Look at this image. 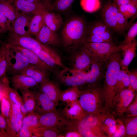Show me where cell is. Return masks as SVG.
Segmentation results:
<instances>
[{
  "label": "cell",
  "mask_w": 137,
  "mask_h": 137,
  "mask_svg": "<svg viewBox=\"0 0 137 137\" xmlns=\"http://www.w3.org/2000/svg\"><path fill=\"white\" fill-rule=\"evenodd\" d=\"M129 77V85L128 88L131 89L135 92L137 91V69L128 70V72Z\"/></svg>",
  "instance_id": "obj_45"
},
{
  "label": "cell",
  "mask_w": 137,
  "mask_h": 137,
  "mask_svg": "<svg viewBox=\"0 0 137 137\" xmlns=\"http://www.w3.org/2000/svg\"><path fill=\"white\" fill-rule=\"evenodd\" d=\"M21 13L32 15L43 14L49 11L43 3H34L26 0H10Z\"/></svg>",
  "instance_id": "obj_14"
},
{
  "label": "cell",
  "mask_w": 137,
  "mask_h": 137,
  "mask_svg": "<svg viewBox=\"0 0 137 137\" xmlns=\"http://www.w3.org/2000/svg\"><path fill=\"white\" fill-rule=\"evenodd\" d=\"M40 90L56 104H58L61 91L55 84L48 80L40 84Z\"/></svg>",
  "instance_id": "obj_22"
},
{
  "label": "cell",
  "mask_w": 137,
  "mask_h": 137,
  "mask_svg": "<svg viewBox=\"0 0 137 137\" xmlns=\"http://www.w3.org/2000/svg\"><path fill=\"white\" fill-rule=\"evenodd\" d=\"M12 47L20 52L26 58L30 64L37 66L47 71L52 68L43 62L33 52L20 47Z\"/></svg>",
  "instance_id": "obj_23"
},
{
  "label": "cell",
  "mask_w": 137,
  "mask_h": 137,
  "mask_svg": "<svg viewBox=\"0 0 137 137\" xmlns=\"http://www.w3.org/2000/svg\"><path fill=\"white\" fill-rule=\"evenodd\" d=\"M122 51L120 49L113 53L105 62L106 68L102 87L105 99L104 108L110 110L116 95L117 77L121 69Z\"/></svg>",
  "instance_id": "obj_1"
},
{
  "label": "cell",
  "mask_w": 137,
  "mask_h": 137,
  "mask_svg": "<svg viewBox=\"0 0 137 137\" xmlns=\"http://www.w3.org/2000/svg\"><path fill=\"white\" fill-rule=\"evenodd\" d=\"M53 0H45L44 4L47 7L48 10L49 11L50 10L51 5L52 4V2Z\"/></svg>",
  "instance_id": "obj_53"
},
{
  "label": "cell",
  "mask_w": 137,
  "mask_h": 137,
  "mask_svg": "<svg viewBox=\"0 0 137 137\" xmlns=\"http://www.w3.org/2000/svg\"><path fill=\"white\" fill-rule=\"evenodd\" d=\"M47 71L37 66L29 64L23 74L32 78L39 84H41L48 80Z\"/></svg>",
  "instance_id": "obj_26"
},
{
  "label": "cell",
  "mask_w": 137,
  "mask_h": 137,
  "mask_svg": "<svg viewBox=\"0 0 137 137\" xmlns=\"http://www.w3.org/2000/svg\"><path fill=\"white\" fill-rule=\"evenodd\" d=\"M63 114L72 121L77 122L82 119L87 114L80 105L78 100L67 103L63 110Z\"/></svg>",
  "instance_id": "obj_20"
},
{
  "label": "cell",
  "mask_w": 137,
  "mask_h": 137,
  "mask_svg": "<svg viewBox=\"0 0 137 137\" xmlns=\"http://www.w3.org/2000/svg\"><path fill=\"white\" fill-rule=\"evenodd\" d=\"M32 15L21 13L20 15L11 22V29L10 32L20 35H29L26 28L27 27L28 29L30 21L33 16Z\"/></svg>",
  "instance_id": "obj_16"
},
{
  "label": "cell",
  "mask_w": 137,
  "mask_h": 137,
  "mask_svg": "<svg viewBox=\"0 0 137 137\" xmlns=\"http://www.w3.org/2000/svg\"><path fill=\"white\" fill-rule=\"evenodd\" d=\"M43 14H35L33 16L27 30L29 35L36 36L41 28L45 25Z\"/></svg>",
  "instance_id": "obj_32"
},
{
  "label": "cell",
  "mask_w": 137,
  "mask_h": 137,
  "mask_svg": "<svg viewBox=\"0 0 137 137\" xmlns=\"http://www.w3.org/2000/svg\"><path fill=\"white\" fill-rule=\"evenodd\" d=\"M81 91L77 87H71L63 91H61L60 95L59 101L67 104L78 100Z\"/></svg>",
  "instance_id": "obj_31"
},
{
  "label": "cell",
  "mask_w": 137,
  "mask_h": 137,
  "mask_svg": "<svg viewBox=\"0 0 137 137\" xmlns=\"http://www.w3.org/2000/svg\"><path fill=\"white\" fill-rule=\"evenodd\" d=\"M29 64L20 52L9 46L7 72L13 75L23 74Z\"/></svg>",
  "instance_id": "obj_7"
},
{
  "label": "cell",
  "mask_w": 137,
  "mask_h": 137,
  "mask_svg": "<svg viewBox=\"0 0 137 137\" xmlns=\"http://www.w3.org/2000/svg\"><path fill=\"white\" fill-rule=\"evenodd\" d=\"M128 69L125 70L121 68L117 79L116 88V94L118 91L120 85L125 74L128 72Z\"/></svg>",
  "instance_id": "obj_49"
},
{
  "label": "cell",
  "mask_w": 137,
  "mask_h": 137,
  "mask_svg": "<svg viewBox=\"0 0 137 137\" xmlns=\"http://www.w3.org/2000/svg\"><path fill=\"white\" fill-rule=\"evenodd\" d=\"M65 137H81L82 136L78 131H71L67 132L64 136Z\"/></svg>",
  "instance_id": "obj_51"
},
{
  "label": "cell",
  "mask_w": 137,
  "mask_h": 137,
  "mask_svg": "<svg viewBox=\"0 0 137 137\" xmlns=\"http://www.w3.org/2000/svg\"><path fill=\"white\" fill-rule=\"evenodd\" d=\"M118 11V7L111 0H108L102 8L101 13L102 21L113 31L118 33L117 22Z\"/></svg>",
  "instance_id": "obj_13"
},
{
  "label": "cell",
  "mask_w": 137,
  "mask_h": 137,
  "mask_svg": "<svg viewBox=\"0 0 137 137\" xmlns=\"http://www.w3.org/2000/svg\"><path fill=\"white\" fill-rule=\"evenodd\" d=\"M116 129L115 116L110 110H105L102 113L101 129L104 137H113Z\"/></svg>",
  "instance_id": "obj_19"
},
{
  "label": "cell",
  "mask_w": 137,
  "mask_h": 137,
  "mask_svg": "<svg viewBox=\"0 0 137 137\" xmlns=\"http://www.w3.org/2000/svg\"><path fill=\"white\" fill-rule=\"evenodd\" d=\"M26 0L30 2H31L32 3H43L42 0Z\"/></svg>",
  "instance_id": "obj_54"
},
{
  "label": "cell",
  "mask_w": 137,
  "mask_h": 137,
  "mask_svg": "<svg viewBox=\"0 0 137 137\" xmlns=\"http://www.w3.org/2000/svg\"><path fill=\"white\" fill-rule=\"evenodd\" d=\"M90 87L81 91L78 99L81 107L87 114L96 113L105 109V99L102 87Z\"/></svg>",
  "instance_id": "obj_3"
},
{
  "label": "cell",
  "mask_w": 137,
  "mask_h": 137,
  "mask_svg": "<svg viewBox=\"0 0 137 137\" xmlns=\"http://www.w3.org/2000/svg\"><path fill=\"white\" fill-rule=\"evenodd\" d=\"M39 116L40 114L34 111L29 112L23 117L22 125L31 129L40 127Z\"/></svg>",
  "instance_id": "obj_37"
},
{
  "label": "cell",
  "mask_w": 137,
  "mask_h": 137,
  "mask_svg": "<svg viewBox=\"0 0 137 137\" xmlns=\"http://www.w3.org/2000/svg\"><path fill=\"white\" fill-rule=\"evenodd\" d=\"M11 81L14 89L22 91L29 90L39 84L32 78L23 74L13 75Z\"/></svg>",
  "instance_id": "obj_21"
},
{
  "label": "cell",
  "mask_w": 137,
  "mask_h": 137,
  "mask_svg": "<svg viewBox=\"0 0 137 137\" xmlns=\"http://www.w3.org/2000/svg\"><path fill=\"white\" fill-rule=\"evenodd\" d=\"M10 100L4 91L0 93V107L1 114L6 119L9 117L11 108Z\"/></svg>",
  "instance_id": "obj_39"
},
{
  "label": "cell",
  "mask_w": 137,
  "mask_h": 137,
  "mask_svg": "<svg viewBox=\"0 0 137 137\" xmlns=\"http://www.w3.org/2000/svg\"><path fill=\"white\" fill-rule=\"evenodd\" d=\"M32 137H56L58 136V130L56 128L41 126L32 129Z\"/></svg>",
  "instance_id": "obj_35"
},
{
  "label": "cell",
  "mask_w": 137,
  "mask_h": 137,
  "mask_svg": "<svg viewBox=\"0 0 137 137\" xmlns=\"http://www.w3.org/2000/svg\"><path fill=\"white\" fill-rule=\"evenodd\" d=\"M36 99L35 110L39 114L56 109L57 104L40 91L34 93Z\"/></svg>",
  "instance_id": "obj_18"
},
{
  "label": "cell",
  "mask_w": 137,
  "mask_h": 137,
  "mask_svg": "<svg viewBox=\"0 0 137 137\" xmlns=\"http://www.w3.org/2000/svg\"><path fill=\"white\" fill-rule=\"evenodd\" d=\"M36 40L45 45H50L59 46L61 41L59 35L51 30L45 25L44 26L39 32L35 36Z\"/></svg>",
  "instance_id": "obj_17"
},
{
  "label": "cell",
  "mask_w": 137,
  "mask_h": 137,
  "mask_svg": "<svg viewBox=\"0 0 137 137\" xmlns=\"http://www.w3.org/2000/svg\"><path fill=\"white\" fill-rule=\"evenodd\" d=\"M87 25L82 17H72L66 22L61 32L64 46L75 49L85 43Z\"/></svg>",
  "instance_id": "obj_2"
},
{
  "label": "cell",
  "mask_w": 137,
  "mask_h": 137,
  "mask_svg": "<svg viewBox=\"0 0 137 137\" xmlns=\"http://www.w3.org/2000/svg\"><path fill=\"white\" fill-rule=\"evenodd\" d=\"M128 71L125 73L124 76L117 92L121 90L128 88L129 85V79Z\"/></svg>",
  "instance_id": "obj_50"
},
{
  "label": "cell",
  "mask_w": 137,
  "mask_h": 137,
  "mask_svg": "<svg viewBox=\"0 0 137 137\" xmlns=\"http://www.w3.org/2000/svg\"><path fill=\"white\" fill-rule=\"evenodd\" d=\"M125 35L123 41L119 45L122 53L131 45L137 35V22L132 24Z\"/></svg>",
  "instance_id": "obj_33"
},
{
  "label": "cell",
  "mask_w": 137,
  "mask_h": 137,
  "mask_svg": "<svg viewBox=\"0 0 137 137\" xmlns=\"http://www.w3.org/2000/svg\"><path fill=\"white\" fill-rule=\"evenodd\" d=\"M7 127L6 119L0 113V137H8L6 132Z\"/></svg>",
  "instance_id": "obj_47"
},
{
  "label": "cell",
  "mask_w": 137,
  "mask_h": 137,
  "mask_svg": "<svg viewBox=\"0 0 137 137\" xmlns=\"http://www.w3.org/2000/svg\"><path fill=\"white\" fill-rule=\"evenodd\" d=\"M23 105L28 114L35 110L36 99L34 93L29 90L23 91L22 92Z\"/></svg>",
  "instance_id": "obj_36"
},
{
  "label": "cell",
  "mask_w": 137,
  "mask_h": 137,
  "mask_svg": "<svg viewBox=\"0 0 137 137\" xmlns=\"http://www.w3.org/2000/svg\"><path fill=\"white\" fill-rule=\"evenodd\" d=\"M9 45L7 42L3 43L0 47V79L7 72Z\"/></svg>",
  "instance_id": "obj_30"
},
{
  "label": "cell",
  "mask_w": 137,
  "mask_h": 137,
  "mask_svg": "<svg viewBox=\"0 0 137 137\" xmlns=\"http://www.w3.org/2000/svg\"><path fill=\"white\" fill-rule=\"evenodd\" d=\"M137 46V41L135 39L125 51L122 53L121 68L125 70L128 69V66L132 61L137 56L136 52Z\"/></svg>",
  "instance_id": "obj_29"
},
{
  "label": "cell",
  "mask_w": 137,
  "mask_h": 137,
  "mask_svg": "<svg viewBox=\"0 0 137 137\" xmlns=\"http://www.w3.org/2000/svg\"><path fill=\"white\" fill-rule=\"evenodd\" d=\"M135 93L131 89L126 88L117 93L112 104V113L115 116H121L134 99Z\"/></svg>",
  "instance_id": "obj_8"
},
{
  "label": "cell",
  "mask_w": 137,
  "mask_h": 137,
  "mask_svg": "<svg viewBox=\"0 0 137 137\" xmlns=\"http://www.w3.org/2000/svg\"><path fill=\"white\" fill-rule=\"evenodd\" d=\"M90 67L88 72H84L85 83L90 87L100 86L99 83L104 79L106 68L105 62L93 60Z\"/></svg>",
  "instance_id": "obj_11"
},
{
  "label": "cell",
  "mask_w": 137,
  "mask_h": 137,
  "mask_svg": "<svg viewBox=\"0 0 137 137\" xmlns=\"http://www.w3.org/2000/svg\"><path fill=\"white\" fill-rule=\"evenodd\" d=\"M118 7L119 6L128 3L133 0H111Z\"/></svg>",
  "instance_id": "obj_52"
},
{
  "label": "cell",
  "mask_w": 137,
  "mask_h": 137,
  "mask_svg": "<svg viewBox=\"0 0 137 137\" xmlns=\"http://www.w3.org/2000/svg\"><path fill=\"white\" fill-rule=\"evenodd\" d=\"M124 125L126 136L136 137L137 136V116L127 117H120Z\"/></svg>",
  "instance_id": "obj_34"
},
{
  "label": "cell",
  "mask_w": 137,
  "mask_h": 137,
  "mask_svg": "<svg viewBox=\"0 0 137 137\" xmlns=\"http://www.w3.org/2000/svg\"><path fill=\"white\" fill-rule=\"evenodd\" d=\"M32 129L22 125L18 132L16 137H32Z\"/></svg>",
  "instance_id": "obj_48"
},
{
  "label": "cell",
  "mask_w": 137,
  "mask_h": 137,
  "mask_svg": "<svg viewBox=\"0 0 137 137\" xmlns=\"http://www.w3.org/2000/svg\"><path fill=\"white\" fill-rule=\"evenodd\" d=\"M90 52L93 60L105 62L114 52L121 49L118 45L107 42H88L83 44Z\"/></svg>",
  "instance_id": "obj_6"
},
{
  "label": "cell",
  "mask_w": 137,
  "mask_h": 137,
  "mask_svg": "<svg viewBox=\"0 0 137 137\" xmlns=\"http://www.w3.org/2000/svg\"><path fill=\"white\" fill-rule=\"evenodd\" d=\"M58 74L59 79L66 85L78 87L86 83L85 71L77 70L65 67Z\"/></svg>",
  "instance_id": "obj_10"
},
{
  "label": "cell",
  "mask_w": 137,
  "mask_h": 137,
  "mask_svg": "<svg viewBox=\"0 0 137 137\" xmlns=\"http://www.w3.org/2000/svg\"><path fill=\"white\" fill-rule=\"evenodd\" d=\"M75 0H54L52 3L50 11L55 10L62 12L67 10Z\"/></svg>",
  "instance_id": "obj_40"
},
{
  "label": "cell",
  "mask_w": 137,
  "mask_h": 137,
  "mask_svg": "<svg viewBox=\"0 0 137 137\" xmlns=\"http://www.w3.org/2000/svg\"><path fill=\"white\" fill-rule=\"evenodd\" d=\"M11 23L5 16L0 13V34L11 31Z\"/></svg>",
  "instance_id": "obj_46"
},
{
  "label": "cell",
  "mask_w": 137,
  "mask_h": 137,
  "mask_svg": "<svg viewBox=\"0 0 137 137\" xmlns=\"http://www.w3.org/2000/svg\"><path fill=\"white\" fill-rule=\"evenodd\" d=\"M0 13L5 16L11 22L21 13L9 0H0Z\"/></svg>",
  "instance_id": "obj_28"
},
{
  "label": "cell",
  "mask_w": 137,
  "mask_h": 137,
  "mask_svg": "<svg viewBox=\"0 0 137 137\" xmlns=\"http://www.w3.org/2000/svg\"><path fill=\"white\" fill-rule=\"evenodd\" d=\"M116 129L113 137L126 136V130L124 122L120 117L116 118Z\"/></svg>",
  "instance_id": "obj_44"
},
{
  "label": "cell",
  "mask_w": 137,
  "mask_h": 137,
  "mask_svg": "<svg viewBox=\"0 0 137 137\" xmlns=\"http://www.w3.org/2000/svg\"><path fill=\"white\" fill-rule=\"evenodd\" d=\"M4 90L10 102L16 104L20 107L24 117L27 114L24 106L22 98L16 90L10 87L7 82L5 84Z\"/></svg>",
  "instance_id": "obj_27"
},
{
  "label": "cell",
  "mask_w": 137,
  "mask_h": 137,
  "mask_svg": "<svg viewBox=\"0 0 137 137\" xmlns=\"http://www.w3.org/2000/svg\"><path fill=\"white\" fill-rule=\"evenodd\" d=\"M43 2H44L45 0H42Z\"/></svg>",
  "instance_id": "obj_56"
},
{
  "label": "cell",
  "mask_w": 137,
  "mask_h": 137,
  "mask_svg": "<svg viewBox=\"0 0 137 137\" xmlns=\"http://www.w3.org/2000/svg\"><path fill=\"white\" fill-rule=\"evenodd\" d=\"M33 52L43 62L52 68L57 66L65 67L58 54L54 55L41 49L36 50Z\"/></svg>",
  "instance_id": "obj_25"
},
{
  "label": "cell",
  "mask_w": 137,
  "mask_h": 137,
  "mask_svg": "<svg viewBox=\"0 0 137 137\" xmlns=\"http://www.w3.org/2000/svg\"><path fill=\"white\" fill-rule=\"evenodd\" d=\"M1 80L0 79V92L2 90L3 87V80Z\"/></svg>",
  "instance_id": "obj_55"
},
{
  "label": "cell",
  "mask_w": 137,
  "mask_h": 137,
  "mask_svg": "<svg viewBox=\"0 0 137 137\" xmlns=\"http://www.w3.org/2000/svg\"><path fill=\"white\" fill-rule=\"evenodd\" d=\"M121 116L127 117L137 116L136 95H135L132 101L126 109Z\"/></svg>",
  "instance_id": "obj_43"
},
{
  "label": "cell",
  "mask_w": 137,
  "mask_h": 137,
  "mask_svg": "<svg viewBox=\"0 0 137 137\" xmlns=\"http://www.w3.org/2000/svg\"><path fill=\"white\" fill-rule=\"evenodd\" d=\"M80 4L82 8L88 12L95 11L100 6V0H80Z\"/></svg>",
  "instance_id": "obj_42"
},
{
  "label": "cell",
  "mask_w": 137,
  "mask_h": 137,
  "mask_svg": "<svg viewBox=\"0 0 137 137\" xmlns=\"http://www.w3.org/2000/svg\"><path fill=\"white\" fill-rule=\"evenodd\" d=\"M43 16L45 25L53 31L56 32L63 25V18L59 14L48 11Z\"/></svg>",
  "instance_id": "obj_24"
},
{
  "label": "cell",
  "mask_w": 137,
  "mask_h": 137,
  "mask_svg": "<svg viewBox=\"0 0 137 137\" xmlns=\"http://www.w3.org/2000/svg\"><path fill=\"white\" fill-rule=\"evenodd\" d=\"M39 119L40 126L57 128L64 125L72 127L73 125L61 116L56 109L40 114Z\"/></svg>",
  "instance_id": "obj_15"
},
{
  "label": "cell",
  "mask_w": 137,
  "mask_h": 137,
  "mask_svg": "<svg viewBox=\"0 0 137 137\" xmlns=\"http://www.w3.org/2000/svg\"><path fill=\"white\" fill-rule=\"evenodd\" d=\"M113 31L103 21H98L92 22L87 25L84 43L107 42L117 45Z\"/></svg>",
  "instance_id": "obj_4"
},
{
  "label": "cell",
  "mask_w": 137,
  "mask_h": 137,
  "mask_svg": "<svg viewBox=\"0 0 137 137\" xmlns=\"http://www.w3.org/2000/svg\"><path fill=\"white\" fill-rule=\"evenodd\" d=\"M117 23L118 33L121 34H124L132 24L119 11L117 14Z\"/></svg>",
  "instance_id": "obj_41"
},
{
  "label": "cell",
  "mask_w": 137,
  "mask_h": 137,
  "mask_svg": "<svg viewBox=\"0 0 137 137\" xmlns=\"http://www.w3.org/2000/svg\"><path fill=\"white\" fill-rule=\"evenodd\" d=\"M11 103L9 116L6 119L7 124L6 132L8 137H16L22 125L24 117L20 107L15 104Z\"/></svg>",
  "instance_id": "obj_12"
},
{
  "label": "cell",
  "mask_w": 137,
  "mask_h": 137,
  "mask_svg": "<svg viewBox=\"0 0 137 137\" xmlns=\"http://www.w3.org/2000/svg\"><path fill=\"white\" fill-rule=\"evenodd\" d=\"M7 42L12 47H20L33 52L41 49L54 54H57L52 48L41 43L29 35H20L9 32Z\"/></svg>",
  "instance_id": "obj_5"
},
{
  "label": "cell",
  "mask_w": 137,
  "mask_h": 137,
  "mask_svg": "<svg viewBox=\"0 0 137 137\" xmlns=\"http://www.w3.org/2000/svg\"><path fill=\"white\" fill-rule=\"evenodd\" d=\"M75 49L72 56V68L86 72L89 70L93 61L91 53L84 44Z\"/></svg>",
  "instance_id": "obj_9"
},
{
  "label": "cell",
  "mask_w": 137,
  "mask_h": 137,
  "mask_svg": "<svg viewBox=\"0 0 137 137\" xmlns=\"http://www.w3.org/2000/svg\"></svg>",
  "instance_id": "obj_57"
},
{
  "label": "cell",
  "mask_w": 137,
  "mask_h": 137,
  "mask_svg": "<svg viewBox=\"0 0 137 137\" xmlns=\"http://www.w3.org/2000/svg\"><path fill=\"white\" fill-rule=\"evenodd\" d=\"M118 11L128 19L137 14V0H133L127 4L118 7Z\"/></svg>",
  "instance_id": "obj_38"
}]
</instances>
